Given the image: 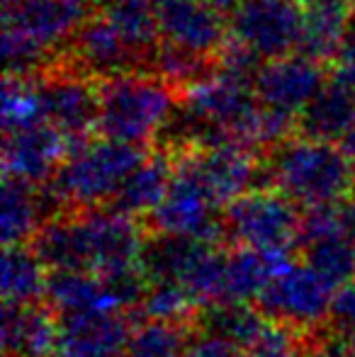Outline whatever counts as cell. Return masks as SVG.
<instances>
[{
	"label": "cell",
	"mask_w": 355,
	"mask_h": 357,
	"mask_svg": "<svg viewBox=\"0 0 355 357\" xmlns=\"http://www.w3.org/2000/svg\"><path fill=\"white\" fill-rule=\"evenodd\" d=\"M263 178L297 207L346 204L355 195V163L338 144L292 137L263 158Z\"/></svg>",
	"instance_id": "6da1fadb"
},
{
	"label": "cell",
	"mask_w": 355,
	"mask_h": 357,
	"mask_svg": "<svg viewBox=\"0 0 355 357\" xmlns=\"http://www.w3.org/2000/svg\"><path fill=\"white\" fill-rule=\"evenodd\" d=\"M178 102V90L149 71L100 80L98 137L151 151L171 127Z\"/></svg>",
	"instance_id": "7a4b0ae2"
},
{
	"label": "cell",
	"mask_w": 355,
	"mask_h": 357,
	"mask_svg": "<svg viewBox=\"0 0 355 357\" xmlns=\"http://www.w3.org/2000/svg\"><path fill=\"white\" fill-rule=\"evenodd\" d=\"M146 153L144 149L109 139H90L68 155L56 178L44 188L47 204L54 214L109 207L124 180L142 165Z\"/></svg>",
	"instance_id": "3957f363"
},
{
	"label": "cell",
	"mask_w": 355,
	"mask_h": 357,
	"mask_svg": "<svg viewBox=\"0 0 355 357\" xmlns=\"http://www.w3.org/2000/svg\"><path fill=\"white\" fill-rule=\"evenodd\" d=\"M224 236L236 248L287 253L297 248L302 214L294 202L273 188H253L222 212Z\"/></svg>",
	"instance_id": "277c9868"
},
{
	"label": "cell",
	"mask_w": 355,
	"mask_h": 357,
	"mask_svg": "<svg viewBox=\"0 0 355 357\" xmlns=\"http://www.w3.org/2000/svg\"><path fill=\"white\" fill-rule=\"evenodd\" d=\"M34 78L42 98L44 124L68 139L71 153L98 137L100 80L88 78L61 61Z\"/></svg>",
	"instance_id": "5b68a950"
},
{
	"label": "cell",
	"mask_w": 355,
	"mask_h": 357,
	"mask_svg": "<svg viewBox=\"0 0 355 357\" xmlns=\"http://www.w3.org/2000/svg\"><path fill=\"white\" fill-rule=\"evenodd\" d=\"M333 296L336 289L307 263H289L258 296L256 306L275 324L302 333H319L328 324Z\"/></svg>",
	"instance_id": "8992f818"
},
{
	"label": "cell",
	"mask_w": 355,
	"mask_h": 357,
	"mask_svg": "<svg viewBox=\"0 0 355 357\" xmlns=\"http://www.w3.org/2000/svg\"><path fill=\"white\" fill-rule=\"evenodd\" d=\"M144 226L149 231H153L156 236L192 238L214 245H219L227 238L219 207L212 202L207 190L199 185V180L192 175V170L180 163L178 158L166 199L149 219H144Z\"/></svg>",
	"instance_id": "52a82bcc"
},
{
	"label": "cell",
	"mask_w": 355,
	"mask_h": 357,
	"mask_svg": "<svg viewBox=\"0 0 355 357\" xmlns=\"http://www.w3.org/2000/svg\"><path fill=\"white\" fill-rule=\"evenodd\" d=\"M232 39L263 63L299 52L302 5L299 0H243L229 20Z\"/></svg>",
	"instance_id": "ba28073f"
},
{
	"label": "cell",
	"mask_w": 355,
	"mask_h": 357,
	"mask_svg": "<svg viewBox=\"0 0 355 357\" xmlns=\"http://www.w3.org/2000/svg\"><path fill=\"white\" fill-rule=\"evenodd\" d=\"M171 151L180 163L192 170L217 207H229L234 199L251 192L253 183L263 178V158L241 144L178 146Z\"/></svg>",
	"instance_id": "9c48e42d"
},
{
	"label": "cell",
	"mask_w": 355,
	"mask_h": 357,
	"mask_svg": "<svg viewBox=\"0 0 355 357\" xmlns=\"http://www.w3.org/2000/svg\"><path fill=\"white\" fill-rule=\"evenodd\" d=\"M161 44L217 61L229 42V22L207 0H153Z\"/></svg>",
	"instance_id": "30bf717a"
},
{
	"label": "cell",
	"mask_w": 355,
	"mask_h": 357,
	"mask_svg": "<svg viewBox=\"0 0 355 357\" xmlns=\"http://www.w3.org/2000/svg\"><path fill=\"white\" fill-rule=\"evenodd\" d=\"M59 61L93 80L117 78L124 73L146 71L142 56L127 44L105 13H93L73 34Z\"/></svg>",
	"instance_id": "8fae6325"
},
{
	"label": "cell",
	"mask_w": 355,
	"mask_h": 357,
	"mask_svg": "<svg viewBox=\"0 0 355 357\" xmlns=\"http://www.w3.org/2000/svg\"><path fill=\"white\" fill-rule=\"evenodd\" d=\"M68 153H71L68 139L49 124L5 134L3 173L10 180L44 190L56 178Z\"/></svg>",
	"instance_id": "7c38bea8"
},
{
	"label": "cell",
	"mask_w": 355,
	"mask_h": 357,
	"mask_svg": "<svg viewBox=\"0 0 355 357\" xmlns=\"http://www.w3.org/2000/svg\"><path fill=\"white\" fill-rule=\"evenodd\" d=\"M90 0H13L3 5V24L17 27L47 52L61 56L73 34L90 17Z\"/></svg>",
	"instance_id": "4fadbf2b"
},
{
	"label": "cell",
	"mask_w": 355,
	"mask_h": 357,
	"mask_svg": "<svg viewBox=\"0 0 355 357\" xmlns=\"http://www.w3.org/2000/svg\"><path fill=\"white\" fill-rule=\"evenodd\" d=\"M328 66L317 63L302 54L266 61L256 78V95L263 107L275 112L299 117L304 107L314 100V95L326 85Z\"/></svg>",
	"instance_id": "5bb4252c"
},
{
	"label": "cell",
	"mask_w": 355,
	"mask_h": 357,
	"mask_svg": "<svg viewBox=\"0 0 355 357\" xmlns=\"http://www.w3.org/2000/svg\"><path fill=\"white\" fill-rule=\"evenodd\" d=\"M134 328L132 314H83L61 319L56 357H124Z\"/></svg>",
	"instance_id": "9a60e30c"
},
{
	"label": "cell",
	"mask_w": 355,
	"mask_h": 357,
	"mask_svg": "<svg viewBox=\"0 0 355 357\" xmlns=\"http://www.w3.org/2000/svg\"><path fill=\"white\" fill-rule=\"evenodd\" d=\"M61 319L49 306H3L5 357H56Z\"/></svg>",
	"instance_id": "2e32d148"
},
{
	"label": "cell",
	"mask_w": 355,
	"mask_h": 357,
	"mask_svg": "<svg viewBox=\"0 0 355 357\" xmlns=\"http://www.w3.org/2000/svg\"><path fill=\"white\" fill-rule=\"evenodd\" d=\"M302 5V56L331 66L343 39L353 27V5L348 0H299Z\"/></svg>",
	"instance_id": "e0dca14e"
},
{
	"label": "cell",
	"mask_w": 355,
	"mask_h": 357,
	"mask_svg": "<svg viewBox=\"0 0 355 357\" xmlns=\"http://www.w3.org/2000/svg\"><path fill=\"white\" fill-rule=\"evenodd\" d=\"M173 173H176V158L173 151L161 146V149H151L146 158L142 160L137 170L124 180L119 188L117 197L109 207L127 216H151L166 199L168 190L173 183Z\"/></svg>",
	"instance_id": "ac0fdd59"
},
{
	"label": "cell",
	"mask_w": 355,
	"mask_h": 357,
	"mask_svg": "<svg viewBox=\"0 0 355 357\" xmlns=\"http://www.w3.org/2000/svg\"><path fill=\"white\" fill-rule=\"evenodd\" d=\"M47 301L59 319L83 314H129L107 282L93 273H52Z\"/></svg>",
	"instance_id": "d6986e66"
},
{
	"label": "cell",
	"mask_w": 355,
	"mask_h": 357,
	"mask_svg": "<svg viewBox=\"0 0 355 357\" xmlns=\"http://www.w3.org/2000/svg\"><path fill=\"white\" fill-rule=\"evenodd\" d=\"M355 124V90L328 75L326 85L299 112L297 137L341 144Z\"/></svg>",
	"instance_id": "ffe728a7"
},
{
	"label": "cell",
	"mask_w": 355,
	"mask_h": 357,
	"mask_svg": "<svg viewBox=\"0 0 355 357\" xmlns=\"http://www.w3.org/2000/svg\"><path fill=\"white\" fill-rule=\"evenodd\" d=\"M292 263L287 253H258L251 248L227 250L224 273V304H251L266 291V287Z\"/></svg>",
	"instance_id": "44dd1931"
},
{
	"label": "cell",
	"mask_w": 355,
	"mask_h": 357,
	"mask_svg": "<svg viewBox=\"0 0 355 357\" xmlns=\"http://www.w3.org/2000/svg\"><path fill=\"white\" fill-rule=\"evenodd\" d=\"M29 245H10L3 253V306H32L47 299L49 273Z\"/></svg>",
	"instance_id": "7402d4cb"
},
{
	"label": "cell",
	"mask_w": 355,
	"mask_h": 357,
	"mask_svg": "<svg viewBox=\"0 0 355 357\" xmlns=\"http://www.w3.org/2000/svg\"><path fill=\"white\" fill-rule=\"evenodd\" d=\"M44 192L37 188H29L17 180H3V243L10 245H29L34 236L39 234L47 219H44Z\"/></svg>",
	"instance_id": "603a6c76"
},
{
	"label": "cell",
	"mask_w": 355,
	"mask_h": 357,
	"mask_svg": "<svg viewBox=\"0 0 355 357\" xmlns=\"http://www.w3.org/2000/svg\"><path fill=\"white\" fill-rule=\"evenodd\" d=\"M197 324L202 333L219 335V338H227L236 343L239 348L248 350L268 328L270 319H266L261 309L253 304L227 301V304H214L202 309Z\"/></svg>",
	"instance_id": "cb8c5ba5"
},
{
	"label": "cell",
	"mask_w": 355,
	"mask_h": 357,
	"mask_svg": "<svg viewBox=\"0 0 355 357\" xmlns=\"http://www.w3.org/2000/svg\"><path fill=\"white\" fill-rule=\"evenodd\" d=\"M304 263L322 275L333 289L355 282V238L353 236H336L302 248Z\"/></svg>",
	"instance_id": "d4e9b609"
},
{
	"label": "cell",
	"mask_w": 355,
	"mask_h": 357,
	"mask_svg": "<svg viewBox=\"0 0 355 357\" xmlns=\"http://www.w3.org/2000/svg\"><path fill=\"white\" fill-rule=\"evenodd\" d=\"M146 321H161V324L185 326L199 321V304L190 296V291L173 282H151L146 289L142 306H139Z\"/></svg>",
	"instance_id": "484cf974"
},
{
	"label": "cell",
	"mask_w": 355,
	"mask_h": 357,
	"mask_svg": "<svg viewBox=\"0 0 355 357\" xmlns=\"http://www.w3.org/2000/svg\"><path fill=\"white\" fill-rule=\"evenodd\" d=\"M44 124L37 78L5 75L3 83V129L5 134Z\"/></svg>",
	"instance_id": "4316f807"
},
{
	"label": "cell",
	"mask_w": 355,
	"mask_h": 357,
	"mask_svg": "<svg viewBox=\"0 0 355 357\" xmlns=\"http://www.w3.org/2000/svg\"><path fill=\"white\" fill-rule=\"evenodd\" d=\"M190 331L185 326L146 321L132 331L124 357H185Z\"/></svg>",
	"instance_id": "83f0119b"
},
{
	"label": "cell",
	"mask_w": 355,
	"mask_h": 357,
	"mask_svg": "<svg viewBox=\"0 0 355 357\" xmlns=\"http://www.w3.org/2000/svg\"><path fill=\"white\" fill-rule=\"evenodd\" d=\"M328 326L336 340H341L355 355V282L341 287L333 296Z\"/></svg>",
	"instance_id": "f1b7e54d"
},
{
	"label": "cell",
	"mask_w": 355,
	"mask_h": 357,
	"mask_svg": "<svg viewBox=\"0 0 355 357\" xmlns=\"http://www.w3.org/2000/svg\"><path fill=\"white\" fill-rule=\"evenodd\" d=\"M185 357H248L246 350L227 338H219L212 333H202L188 345Z\"/></svg>",
	"instance_id": "f546056e"
},
{
	"label": "cell",
	"mask_w": 355,
	"mask_h": 357,
	"mask_svg": "<svg viewBox=\"0 0 355 357\" xmlns=\"http://www.w3.org/2000/svg\"><path fill=\"white\" fill-rule=\"evenodd\" d=\"M328 71H331L328 75H331L333 80H338V83H343L346 88L355 90V24L351 27V32H348V37L343 39L341 49H338L336 56H333Z\"/></svg>",
	"instance_id": "4dcf8cb0"
},
{
	"label": "cell",
	"mask_w": 355,
	"mask_h": 357,
	"mask_svg": "<svg viewBox=\"0 0 355 357\" xmlns=\"http://www.w3.org/2000/svg\"><path fill=\"white\" fill-rule=\"evenodd\" d=\"M309 357H355V355L341 343V340H336V338L331 340V338H324L322 335Z\"/></svg>",
	"instance_id": "1f68e13d"
},
{
	"label": "cell",
	"mask_w": 355,
	"mask_h": 357,
	"mask_svg": "<svg viewBox=\"0 0 355 357\" xmlns=\"http://www.w3.org/2000/svg\"><path fill=\"white\" fill-rule=\"evenodd\" d=\"M207 3L212 5V8H217L222 15H232L234 10H236L239 5L243 3V0H207Z\"/></svg>",
	"instance_id": "d6a6232c"
},
{
	"label": "cell",
	"mask_w": 355,
	"mask_h": 357,
	"mask_svg": "<svg viewBox=\"0 0 355 357\" xmlns=\"http://www.w3.org/2000/svg\"><path fill=\"white\" fill-rule=\"evenodd\" d=\"M343 209H346V224H348V234L355 238V195L351 199H348L346 204H343Z\"/></svg>",
	"instance_id": "836d02e7"
},
{
	"label": "cell",
	"mask_w": 355,
	"mask_h": 357,
	"mask_svg": "<svg viewBox=\"0 0 355 357\" xmlns=\"http://www.w3.org/2000/svg\"><path fill=\"white\" fill-rule=\"evenodd\" d=\"M338 146H341V149L346 151V155L355 163V124L351 127V132L346 134V139H343V142L338 144Z\"/></svg>",
	"instance_id": "e575fe53"
},
{
	"label": "cell",
	"mask_w": 355,
	"mask_h": 357,
	"mask_svg": "<svg viewBox=\"0 0 355 357\" xmlns=\"http://www.w3.org/2000/svg\"><path fill=\"white\" fill-rule=\"evenodd\" d=\"M348 3H351V5H355V0H348Z\"/></svg>",
	"instance_id": "d590c367"
},
{
	"label": "cell",
	"mask_w": 355,
	"mask_h": 357,
	"mask_svg": "<svg viewBox=\"0 0 355 357\" xmlns=\"http://www.w3.org/2000/svg\"><path fill=\"white\" fill-rule=\"evenodd\" d=\"M353 24H355V15H353Z\"/></svg>",
	"instance_id": "8d00e7d4"
}]
</instances>
